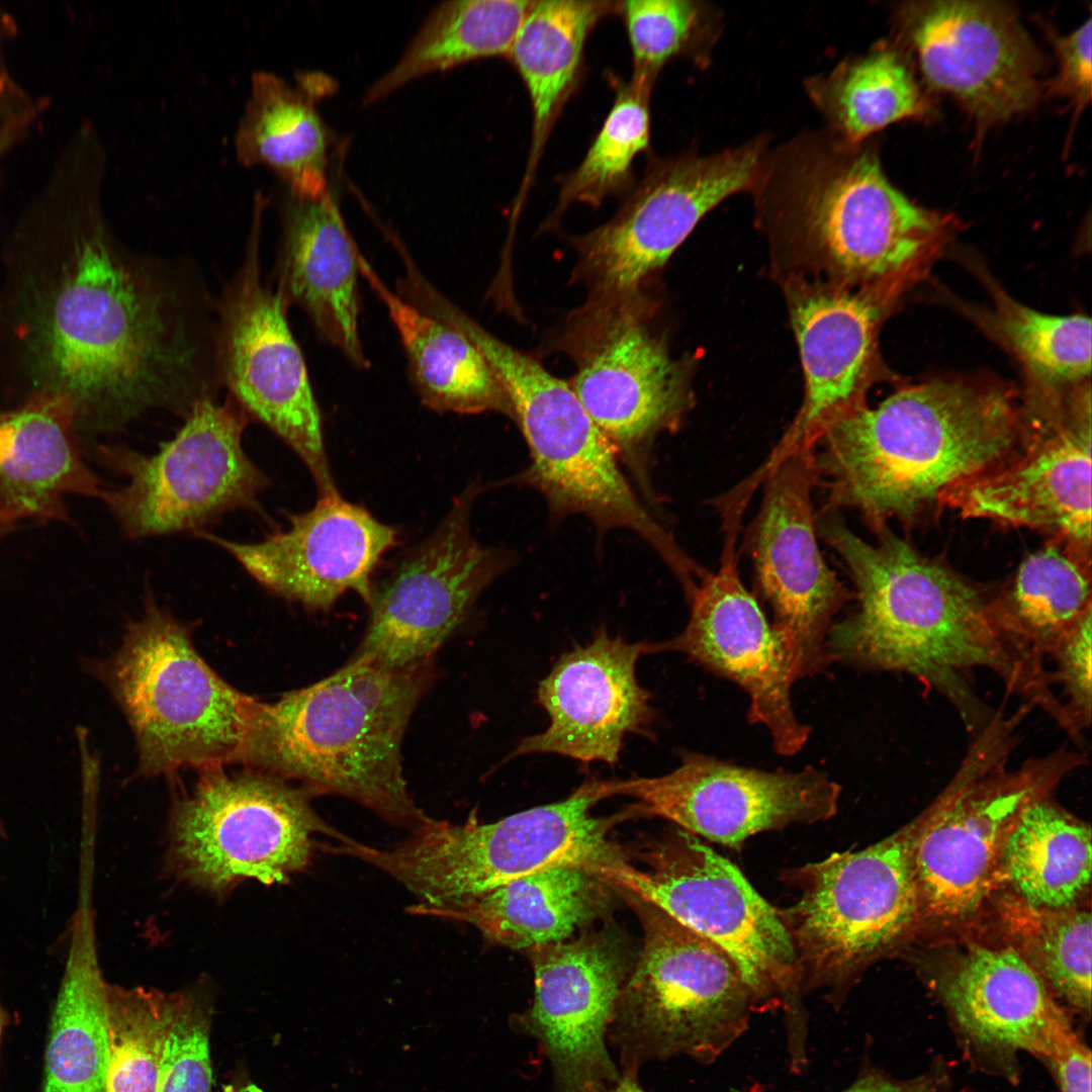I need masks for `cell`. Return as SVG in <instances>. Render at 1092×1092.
<instances>
[{
	"label": "cell",
	"instance_id": "obj_1",
	"mask_svg": "<svg viewBox=\"0 0 1092 1092\" xmlns=\"http://www.w3.org/2000/svg\"><path fill=\"white\" fill-rule=\"evenodd\" d=\"M816 528L847 567L858 603L829 632L833 661L917 677L953 704L971 733L992 714L963 675L971 668L995 672L1023 704L1054 707L1044 659L1005 629L993 596L888 530L876 545L863 541L836 510L816 515Z\"/></svg>",
	"mask_w": 1092,
	"mask_h": 1092
},
{
	"label": "cell",
	"instance_id": "obj_2",
	"mask_svg": "<svg viewBox=\"0 0 1092 1092\" xmlns=\"http://www.w3.org/2000/svg\"><path fill=\"white\" fill-rule=\"evenodd\" d=\"M85 186L74 260L46 330L52 392L76 415L122 423L144 411L202 397L200 348L179 290L111 242Z\"/></svg>",
	"mask_w": 1092,
	"mask_h": 1092
},
{
	"label": "cell",
	"instance_id": "obj_3",
	"mask_svg": "<svg viewBox=\"0 0 1092 1092\" xmlns=\"http://www.w3.org/2000/svg\"><path fill=\"white\" fill-rule=\"evenodd\" d=\"M1021 443L1013 392L981 380L935 379L898 390L832 424L815 446L825 508L857 510L877 531L1008 459Z\"/></svg>",
	"mask_w": 1092,
	"mask_h": 1092
},
{
	"label": "cell",
	"instance_id": "obj_4",
	"mask_svg": "<svg viewBox=\"0 0 1092 1092\" xmlns=\"http://www.w3.org/2000/svg\"><path fill=\"white\" fill-rule=\"evenodd\" d=\"M752 194L826 270L884 300L924 274L951 228L891 184L874 146L826 128L769 149Z\"/></svg>",
	"mask_w": 1092,
	"mask_h": 1092
},
{
	"label": "cell",
	"instance_id": "obj_5",
	"mask_svg": "<svg viewBox=\"0 0 1092 1092\" xmlns=\"http://www.w3.org/2000/svg\"><path fill=\"white\" fill-rule=\"evenodd\" d=\"M432 661L397 670L349 659L275 702L256 701L242 763L354 801L410 830L429 817L407 789L401 743L430 687Z\"/></svg>",
	"mask_w": 1092,
	"mask_h": 1092
},
{
	"label": "cell",
	"instance_id": "obj_6",
	"mask_svg": "<svg viewBox=\"0 0 1092 1092\" xmlns=\"http://www.w3.org/2000/svg\"><path fill=\"white\" fill-rule=\"evenodd\" d=\"M601 800L599 780L567 798L491 823L432 819L389 848L357 840L344 854L387 874L425 908H444L544 871L575 867L599 878L626 861L608 838L614 825L636 817L632 806L607 817L592 814Z\"/></svg>",
	"mask_w": 1092,
	"mask_h": 1092
},
{
	"label": "cell",
	"instance_id": "obj_7",
	"mask_svg": "<svg viewBox=\"0 0 1092 1092\" xmlns=\"http://www.w3.org/2000/svg\"><path fill=\"white\" fill-rule=\"evenodd\" d=\"M454 325L481 351L500 381L530 462L515 482L542 494L553 518L580 515L603 535L625 529L648 543L681 584L700 573L671 532L639 497L607 437L571 385L499 341L467 314Z\"/></svg>",
	"mask_w": 1092,
	"mask_h": 1092
},
{
	"label": "cell",
	"instance_id": "obj_8",
	"mask_svg": "<svg viewBox=\"0 0 1092 1092\" xmlns=\"http://www.w3.org/2000/svg\"><path fill=\"white\" fill-rule=\"evenodd\" d=\"M1030 709L999 710L976 732L959 769L923 813L914 864L920 917L940 924L970 918L1001 881L1005 841L1020 813L1050 795L1085 755L1059 748L1008 769L1018 727Z\"/></svg>",
	"mask_w": 1092,
	"mask_h": 1092
},
{
	"label": "cell",
	"instance_id": "obj_9",
	"mask_svg": "<svg viewBox=\"0 0 1092 1092\" xmlns=\"http://www.w3.org/2000/svg\"><path fill=\"white\" fill-rule=\"evenodd\" d=\"M96 670L126 716L143 775L242 762L256 700L220 678L153 599Z\"/></svg>",
	"mask_w": 1092,
	"mask_h": 1092
},
{
	"label": "cell",
	"instance_id": "obj_10",
	"mask_svg": "<svg viewBox=\"0 0 1092 1092\" xmlns=\"http://www.w3.org/2000/svg\"><path fill=\"white\" fill-rule=\"evenodd\" d=\"M647 870L626 861L605 882L655 906L721 947L736 964L754 1011L782 1009L790 1058L806 1055L802 971L779 908L729 859L681 829L647 854Z\"/></svg>",
	"mask_w": 1092,
	"mask_h": 1092
},
{
	"label": "cell",
	"instance_id": "obj_11",
	"mask_svg": "<svg viewBox=\"0 0 1092 1092\" xmlns=\"http://www.w3.org/2000/svg\"><path fill=\"white\" fill-rule=\"evenodd\" d=\"M924 814L857 851L786 870L799 890L779 909L799 959L804 991L821 990L840 1006L859 974L920 917L914 851Z\"/></svg>",
	"mask_w": 1092,
	"mask_h": 1092
},
{
	"label": "cell",
	"instance_id": "obj_12",
	"mask_svg": "<svg viewBox=\"0 0 1092 1092\" xmlns=\"http://www.w3.org/2000/svg\"><path fill=\"white\" fill-rule=\"evenodd\" d=\"M199 772L172 809L169 847L175 874L197 888L223 895L248 880L284 884L308 869L316 835L345 836L302 786L256 768Z\"/></svg>",
	"mask_w": 1092,
	"mask_h": 1092
},
{
	"label": "cell",
	"instance_id": "obj_13",
	"mask_svg": "<svg viewBox=\"0 0 1092 1092\" xmlns=\"http://www.w3.org/2000/svg\"><path fill=\"white\" fill-rule=\"evenodd\" d=\"M643 947L610 1026L635 1056H689L710 1064L747 1029L754 1011L734 961L717 944L641 899Z\"/></svg>",
	"mask_w": 1092,
	"mask_h": 1092
},
{
	"label": "cell",
	"instance_id": "obj_14",
	"mask_svg": "<svg viewBox=\"0 0 1092 1092\" xmlns=\"http://www.w3.org/2000/svg\"><path fill=\"white\" fill-rule=\"evenodd\" d=\"M639 291L597 295L576 313L567 347L571 387L647 498L654 502L656 438L679 426L691 404L686 373L647 323Z\"/></svg>",
	"mask_w": 1092,
	"mask_h": 1092
},
{
	"label": "cell",
	"instance_id": "obj_15",
	"mask_svg": "<svg viewBox=\"0 0 1092 1092\" xmlns=\"http://www.w3.org/2000/svg\"><path fill=\"white\" fill-rule=\"evenodd\" d=\"M237 404L196 399L178 433L152 455L100 448L102 460L127 480L101 498L128 537L196 532L224 513L260 510L267 478L244 451L247 417Z\"/></svg>",
	"mask_w": 1092,
	"mask_h": 1092
},
{
	"label": "cell",
	"instance_id": "obj_16",
	"mask_svg": "<svg viewBox=\"0 0 1092 1092\" xmlns=\"http://www.w3.org/2000/svg\"><path fill=\"white\" fill-rule=\"evenodd\" d=\"M754 138L717 153L654 160L623 207L576 240L579 269L597 295L639 291L697 223L726 198L752 192L769 151Z\"/></svg>",
	"mask_w": 1092,
	"mask_h": 1092
},
{
	"label": "cell",
	"instance_id": "obj_17",
	"mask_svg": "<svg viewBox=\"0 0 1092 1092\" xmlns=\"http://www.w3.org/2000/svg\"><path fill=\"white\" fill-rule=\"evenodd\" d=\"M477 493L470 486L458 495L437 529L373 588L369 623L350 659L387 670L430 661L508 567V556L472 534Z\"/></svg>",
	"mask_w": 1092,
	"mask_h": 1092
},
{
	"label": "cell",
	"instance_id": "obj_18",
	"mask_svg": "<svg viewBox=\"0 0 1092 1092\" xmlns=\"http://www.w3.org/2000/svg\"><path fill=\"white\" fill-rule=\"evenodd\" d=\"M259 222L260 217L243 267L222 304L220 367L237 403L298 455L320 496L336 494L320 408L286 321L287 301L279 290L262 283Z\"/></svg>",
	"mask_w": 1092,
	"mask_h": 1092
},
{
	"label": "cell",
	"instance_id": "obj_19",
	"mask_svg": "<svg viewBox=\"0 0 1092 1092\" xmlns=\"http://www.w3.org/2000/svg\"><path fill=\"white\" fill-rule=\"evenodd\" d=\"M723 519L719 568L707 572L688 595L691 613L684 631L652 643V651L679 652L737 684L749 697L748 720L767 729L778 753L793 755L810 734L791 701L792 686L802 677L798 655L741 581L735 550L741 516L726 513Z\"/></svg>",
	"mask_w": 1092,
	"mask_h": 1092
},
{
	"label": "cell",
	"instance_id": "obj_20",
	"mask_svg": "<svg viewBox=\"0 0 1092 1092\" xmlns=\"http://www.w3.org/2000/svg\"><path fill=\"white\" fill-rule=\"evenodd\" d=\"M600 791L604 799H634L639 816L669 820L695 836L740 850L757 833L830 819L841 788L814 768L763 771L686 753L669 774L600 780Z\"/></svg>",
	"mask_w": 1092,
	"mask_h": 1092
},
{
	"label": "cell",
	"instance_id": "obj_21",
	"mask_svg": "<svg viewBox=\"0 0 1092 1092\" xmlns=\"http://www.w3.org/2000/svg\"><path fill=\"white\" fill-rule=\"evenodd\" d=\"M939 504L964 517L1040 530L1091 553L1090 381L1027 425L1008 459L950 488Z\"/></svg>",
	"mask_w": 1092,
	"mask_h": 1092
},
{
	"label": "cell",
	"instance_id": "obj_22",
	"mask_svg": "<svg viewBox=\"0 0 1092 1092\" xmlns=\"http://www.w3.org/2000/svg\"><path fill=\"white\" fill-rule=\"evenodd\" d=\"M894 17L926 82L979 124L1007 121L1037 101L1041 59L1007 4L904 2Z\"/></svg>",
	"mask_w": 1092,
	"mask_h": 1092
},
{
	"label": "cell",
	"instance_id": "obj_23",
	"mask_svg": "<svg viewBox=\"0 0 1092 1092\" xmlns=\"http://www.w3.org/2000/svg\"><path fill=\"white\" fill-rule=\"evenodd\" d=\"M815 448L770 456L760 468L765 488L749 534V550L772 623L789 636L802 677L831 658L827 637L850 594L826 564L817 543L812 491L818 484Z\"/></svg>",
	"mask_w": 1092,
	"mask_h": 1092
},
{
	"label": "cell",
	"instance_id": "obj_24",
	"mask_svg": "<svg viewBox=\"0 0 1092 1092\" xmlns=\"http://www.w3.org/2000/svg\"><path fill=\"white\" fill-rule=\"evenodd\" d=\"M935 989L964 1058L1017 1084L1019 1055L1048 1061L1077 1033L1040 976L1011 945H971L946 966Z\"/></svg>",
	"mask_w": 1092,
	"mask_h": 1092
},
{
	"label": "cell",
	"instance_id": "obj_25",
	"mask_svg": "<svg viewBox=\"0 0 1092 1092\" xmlns=\"http://www.w3.org/2000/svg\"><path fill=\"white\" fill-rule=\"evenodd\" d=\"M230 553L261 585L312 610L330 609L347 592L369 605L371 576L396 542V530L339 493L320 496L289 527L259 542L241 543L194 532Z\"/></svg>",
	"mask_w": 1092,
	"mask_h": 1092
},
{
	"label": "cell",
	"instance_id": "obj_26",
	"mask_svg": "<svg viewBox=\"0 0 1092 1092\" xmlns=\"http://www.w3.org/2000/svg\"><path fill=\"white\" fill-rule=\"evenodd\" d=\"M647 653L652 643L600 631L588 644L561 655L537 690L549 725L525 737L510 758L551 753L616 763L625 736L642 733L654 718L650 696L636 677L637 661Z\"/></svg>",
	"mask_w": 1092,
	"mask_h": 1092
},
{
	"label": "cell",
	"instance_id": "obj_27",
	"mask_svg": "<svg viewBox=\"0 0 1092 1092\" xmlns=\"http://www.w3.org/2000/svg\"><path fill=\"white\" fill-rule=\"evenodd\" d=\"M534 999L521 1021L547 1054L562 1092L605 1086L620 1077L607 1048L625 979L607 938L586 937L535 948Z\"/></svg>",
	"mask_w": 1092,
	"mask_h": 1092
},
{
	"label": "cell",
	"instance_id": "obj_28",
	"mask_svg": "<svg viewBox=\"0 0 1092 1092\" xmlns=\"http://www.w3.org/2000/svg\"><path fill=\"white\" fill-rule=\"evenodd\" d=\"M883 302L863 290L842 289L809 291L794 300L792 318L805 398L778 450L815 448L832 424L864 404Z\"/></svg>",
	"mask_w": 1092,
	"mask_h": 1092
},
{
	"label": "cell",
	"instance_id": "obj_29",
	"mask_svg": "<svg viewBox=\"0 0 1092 1092\" xmlns=\"http://www.w3.org/2000/svg\"><path fill=\"white\" fill-rule=\"evenodd\" d=\"M358 252L330 188L317 196L292 195L279 291L305 311L325 342L365 369Z\"/></svg>",
	"mask_w": 1092,
	"mask_h": 1092
},
{
	"label": "cell",
	"instance_id": "obj_30",
	"mask_svg": "<svg viewBox=\"0 0 1092 1092\" xmlns=\"http://www.w3.org/2000/svg\"><path fill=\"white\" fill-rule=\"evenodd\" d=\"M76 411L48 394L0 413V517L66 520L65 496L101 497L98 477L82 458Z\"/></svg>",
	"mask_w": 1092,
	"mask_h": 1092
},
{
	"label": "cell",
	"instance_id": "obj_31",
	"mask_svg": "<svg viewBox=\"0 0 1092 1092\" xmlns=\"http://www.w3.org/2000/svg\"><path fill=\"white\" fill-rule=\"evenodd\" d=\"M603 885L592 872L556 868L513 881L478 897L444 908L417 905L410 912L467 923L489 942L510 948H538L563 941L602 908Z\"/></svg>",
	"mask_w": 1092,
	"mask_h": 1092
},
{
	"label": "cell",
	"instance_id": "obj_32",
	"mask_svg": "<svg viewBox=\"0 0 1092 1092\" xmlns=\"http://www.w3.org/2000/svg\"><path fill=\"white\" fill-rule=\"evenodd\" d=\"M359 272L385 305L402 343L413 385L440 413H502L507 393L477 346L460 330L420 309L387 287L358 252Z\"/></svg>",
	"mask_w": 1092,
	"mask_h": 1092
},
{
	"label": "cell",
	"instance_id": "obj_33",
	"mask_svg": "<svg viewBox=\"0 0 1092 1092\" xmlns=\"http://www.w3.org/2000/svg\"><path fill=\"white\" fill-rule=\"evenodd\" d=\"M619 11L616 1H533L507 56L525 85L533 116L515 212L531 186L553 126L576 89L588 35L601 20Z\"/></svg>",
	"mask_w": 1092,
	"mask_h": 1092
},
{
	"label": "cell",
	"instance_id": "obj_34",
	"mask_svg": "<svg viewBox=\"0 0 1092 1092\" xmlns=\"http://www.w3.org/2000/svg\"><path fill=\"white\" fill-rule=\"evenodd\" d=\"M46 1051L42 1092H104L109 986L90 908L78 907Z\"/></svg>",
	"mask_w": 1092,
	"mask_h": 1092
},
{
	"label": "cell",
	"instance_id": "obj_35",
	"mask_svg": "<svg viewBox=\"0 0 1092 1092\" xmlns=\"http://www.w3.org/2000/svg\"><path fill=\"white\" fill-rule=\"evenodd\" d=\"M250 96L236 133L244 164H265L295 196H317L329 189L328 135L309 93L278 75H252Z\"/></svg>",
	"mask_w": 1092,
	"mask_h": 1092
},
{
	"label": "cell",
	"instance_id": "obj_36",
	"mask_svg": "<svg viewBox=\"0 0 1092 1092\" xmlns=\"http://www.w3.org/2000/svg\"><path fill=\"white\" fill-rule=\"evenodd\" d=\"M1000 875L1032 907H1076L1090 886V826L1050 795L1036 800L1020 813L1005 841Z\"/></svg>",
	"mask_w": 1092,
	"mask_h": 1092
},
{
	"label": "cell",
	"instance_id": "obj_37",
	"mask_svg": "<svg viewBox=\"0 0 1092 1092\" xmlns=\"http://www.w3.org/2000/svg\"><path fill=\"white\" fill-rule=\"evenodd\" d=\"M805 90L827 122L826 129L850 144L863 143L894 122L929 112L906 57L888 42L809 78Z\"/></svg>",
	"mask_w": 1092,
	"mask_h": 1092
},
{
	"label": "cell",
	"instance_id": "obj_38",
	"mask_svg": "<svg viewBox=\"0 0 1092 1092\" xmlns=\"http://www.w3.org/2000/svg\"><path fill=\"white\" fill-rule=\"evenodd\" d=\"M993 602L1005 629L1044 659L1092 614L1091 553L1053 540L1022 560Z\"/></svg>",
	"mask_w": 1092,
	"mask_h": 1092
},
{
	"label": "cell",
	"instance_id": "obj_39",
	"mask_svg": "<svg viewBox=\"0 0 1092 1092\" xmlns=\"http://www.w3.org/2000/svg\"><path fill=\"white\" fill-rule=\"evenodd\" d=\"M533 1L455 0L426 18L398 61L366 91L364 104L435 72L484 58L508 56Z\"/></svg>",
	"mask_w": 1092,
	"mask_h": 1092
},
{
	"label": "cell",
	"instance_id": "obj_40",
	"mask_svg": "<svg viewBox=\"0 0 1092 1092\" xmlns=\"http://www.w3.org/2000/svg\"><path fill=\"white\" fill-rule=\"evenodd\" d=\"M992 291L995 308L983 323L1022 366L1026 391L1056 392L1089 381L1088 316L1044 314L1020 304L995 285Z\"/></svg>",
	"mask_w": 1092,
	"mask_h": 1092
},
{
	"label": "cell",
	"instance_id": "obj_41",
	"mask_svg": "<svg viewBox=\"0 0 1092 1092\" xmlns=\"http://www.w3.org/2000/svg\"><path fill=\"white\" fill-rule=\"evenodd\" d=\"M1002 922L1013 946L1052 994L1081 1017L1091 1015V913L1081 908L1032 907L1018 897L1003 902Z\"/></svg>",
	"mask_w": 1092,
	"mask_h": 1092
},
{
	"label": "cell",
	"instance_id": "obj_42",
	"mask_svg": "<svg viewBox=\"0 0 1092 1092\" xmlns=\"http://www.w3.org/2000/svg\"><path fill=\"white\" fill-rule=\"evenodd\" d=\"M614 103L584 158L564 179L554 216L573 203L599 206L607 197L628 190L633 163L650 142L651 89L614 81Z\"/></svg>",
	"mask_w": 1092,
	"mask_h": 1092
},
{
	"label": "cell",
	"instance_id": "obj_43",
	"mask_svg": "<svg viewBox=\"0 0 1092 1092\" xmlns=\"http://www.w3.org/2000/svg\"><path fill=\"white\" fill-rule=\"evenodd\" d=\"M176 995L110 984L104 1092H157Z\"/></svg>",
	"mask_w": 1092,
	"mask_h": 1092
},
{
	"label": "cell",
	"instance_id": "obj_44",
	"mask_svg": "<svg viewBox=\"0 0 1092 1092\" xmlns=\"http://www.w3.org/2000/svg\"><path fill=\"white\" fill-rule=\"evenodd\" d=\"M633 64L631 82L652 89L662 68L679 57L703 58L720 32V15L702 1L620 2Z\"/></svg>",
	"mask_w": 1092,
	"mask_h": 1092
},
{
	"label": "cell",
	"instance_id": "obj_45",
	"mask_svg": "<svg viewBox=\"0 0 1092 1092\" xmlns=\"http://www.w3.org/2000/svg\"><path fill=\"white\" fill-rule=\"evenodd\" d=\"M210 1011L201 995L177 992L165 1038L157 1092H210Z\"/></svg>",
	"mask_w": 1092,
	"mask_h": 1092
},
{
	"label": "cell",
	"instance_id": "obj_46",
	"mask_svg": "<svg viewBox=\"0 0 1092 1092\" xmlns=\"http://www.w3.org/2000/svg\"><path fill=\"white\" fill-rule=\"evenodd\" d=\"M1091 615L1076 625L1050 655L1057 664L1053 681L1064 688L1065 708L1080 737L1091 724Z\"/></svg>",
	"mask_w": 1092,
	"mask_h": 1092
},
{
	"label": "cell",
	"instance_id": "obj_47",
	"mask_svg": "<svg viewBox=\"0 0 1092 1092\" xmlns=\"http://www.w3.org/2000/svg\"><path fill=\"white\" fill-rule=\"evenodd\" d=\"M1091 27L1089 17L1078 29L1068 35L1053 37L1059 60V73L1052 84V92L1069 99L1077 113L1091 100Z\"/></svg>",
	"mask_w": 1092,
	"mask_h": 1092
},
{
	"label": "cell",
	"instance_id": "obj_48",
	"mask_svg": "<svg viewBox=\"0 0 1092 1092\" xmlns=\"http://www.w3.org/2000/svg\"><path fill=\"white\" fill-rule=\"evenodd\" d=\"M840 1092H953V1085L946 1065L936 1061L922 1074L907 1079L893 1078L877 1068H864Z\"/></svg>",
	"mask_w": 1092,
	"mask_h": 1092
},
{
	"label": "cell",
	"instance_id": "obj_49",
	"mask_svg": "<svg viewBox=\"0 0 1092 1092\" xmlns=\"http://www.w3.org/2000/svg\"><path fill=\"white\" fill-rule=\"evenodd\" d=\"M1044 1064L1060 1092H1091V1051L1078 1032Z\"/></svg>",
	"mask_w": 1092,
	"mask_h": 1092
},
{
	"label": "cell",
	"instance_id": "obj_50",
	"mask_svg": "<svg viewBox=\"0 0 1092 1092\" xmlns=\"http://www.w3.org/2000/svg\"><path fill=\"white\" fill-rule=\"evenodd\" d=\"M4 15L0 9V124L37 104L26 95L11 76L3 56Z\"/></svg>",
	"mask_w": 1092,
	"mask_h": 1092
},
{
	"label": "cell",
	"instance_id": "obj_51",
	"mask_svg": "<svg viewBox=\"0 0 1092 1092\" xmlns=\"http://www.w3.org/2000/svg\"><path fill=\"white\" fill-rule=\"evenodd\" d=\"M40 107L41 103L27 112L10 118L0 124V159L20 138L24 135L29 125L39 113Z\"/></svg>",
	"mask_w": 1092,
	"mask_h": 1092
},
{
	"label": "cell",
	"instance_id": "obj_52",
	"mask_svg": "<svg viewBox=\"0 0 1092 1092\" xmlns=\"http://www.w3.org/2000/svg\"><path fill=\"white\" fill-rule=\"evenodd\" d=\"M578 1092H645L637 1083L631 1072L622 1078L620 1077L616 1082L598 1087H588Z\"/></svg>",
	"mask_w": 1092,
	"mask_h": 1092
},
{
	"label": "cell",
	"instance_id": "obj_53",
	"mask_svg": "<svg viewBox=\"0 0 1092 1092\" xmlns=\"http://www.w3.org/2000/svg\"><path fill=\"white\" fill-rule=\"evenodd\" d=\"M224 1092H263V1091L254 1084H248V1085H244V1086L226 1088L224 1090Z\"/></svg>",
	"mask_w": 1092,
	"mask_h": 1092
},
{
	"label": "cell",
	"instance_id": "obj_54",
	"mask_svg": "<svg viewBox=\"0 0 1092 1092\" xmlns=\"http://www.w3.org/2000/svg\"><path fill=\"white\" fill-rule=\"evenodd\" d=\"M8 1021H9V1016H8L6 1010L3 1008L2 1004L0 1003V1046H1V1039H2L3 1030L6 1027V1025L8 1024Z\"/></svg>",
	"mask_w": 1092,
	"mask_h": 1092
},
{
	"label": "cell",
	"instance_id": "obj_55",
	"mask_svg": "<svg viewBox=\"0 0 1092 1092\" xmlns=\"http://www.w3.org/2000/svg\"><path fill=\"white\" fill-rule=\"evenodd\" d=\"M11 527H12V524H10V523L6 522L5 520H3V519H2L1 517H0V537H1V536H2V535H3L4 533H6V532H7V531H8V530H9V529L11 528Z\"/></svg>",
	"mask_w": 1092,
	"mask_h": 1092
},
{
	"label": "cell",
	"instance_id": "obj_56",
	"mask_svg": "<svg viewBox=\"0 0 1092 1092\" xmlns=\"http://www.w3.org/2000/svg\"><path fill=\"white\" fill-rule=\"evenodd\" d=\"M5 835H6V831H5L3 823L0 820V837H4Z\"/></svg>",
	"mask_w": 1092,
	"mask_h": 1092
}]
</instances>
